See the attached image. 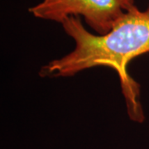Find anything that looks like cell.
Wrapping results in <instances>:
<instances>
[{"label": "cell", "instance_id": "cell-1", "mask_svg": "<svg viewBox=\"0 0 149 149\" xmlns=\"http://www.w3.org/2000/svg\"><path fill=\"white\" fill-rule=\"evenodd\" d=\"M61 24L73 39L74 48L64 56L43 65L40 76L70 77L94 67H110L118 74L129 118L139 123L143 122L140 86L128 74V65L133 59L149 53L148 11L140 10L135 6L104 35L88 31L79 17H69Z\"/></svg>", "mask_w": 149, "mask_h": 149}, {"label": "cell", "instance_id": "cell-2", "mask_svg": "<svg viewBox=\"0 0 149 149\" xmlns=\"http://www.w3.org/2000/svg\"><path fill=\"white\" fill-rule=\"evenodd\" d=\"M135 6V0H42L28 11L36 18L60 24L69 17H83L95 34L104 35Z\"/></svg>", "mask_w": 149, "mask_h": 149}, {"label": "cell", "instance_id": "cell-3", "mask_svg": "<svg viewBox=\"0 0 149 149\" xmlns=\"http://www.w3.org/2000/svg\"><path fill=\"white\" fill-rule=\"evenodd\" d=\"M147 10H148V12H149V6H148V8H147Z\"/></svg>", "mask_w": 149, "mask_h": 149}]
</instances>
